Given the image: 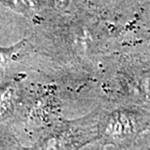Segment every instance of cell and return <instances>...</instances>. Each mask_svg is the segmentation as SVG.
Listing matches in <instances>:
<instances>
[{
  "instance_id": "3",
  "label": "cell",
  "mask_w": 150,
  "mask_h": 150,
  "mask_svg": "<svg viewBox=\"0 0 150 150\" xmlns=\"http://www.w3.org/2000/svg\"><path fill=\"white\" fill-rule=\"evenodd\" d=\"M55 1V3L56 4H58V5H61V6H62V5H64V4H67V3L69 1V0H54Z\"/></svg>"
},
{
  "instance_id": "2",
  "label": "cell",
  "mask_w": 150,
  "mask_h": 150,
  "mask_svg": "<svg viewBox=\"0 0 150 150\" xmlns=\"http://www.w3.org/2000/svg\"><path fill=\"white\" fill-rule=\"evenodd\" d=\"M16 88L6 84L0 87V119L8 117L16 106Z\"/></svg>"
},
{
  "instance_id": "1",
  "label": "cell",
  "mask_w": 150,
  "mask_h": 150,
  "mask_svg": "<svg viewBox=\"0 0 150 150\" xmlns=\"http://www.w3.org/2000/svg\"><path fill=\"white\" fill-rule=\"evenodd\" d=\"M77 132H53L41 142L39 150H76L85 142L82 137L76 136Z\"/></svg>"
}]
</instances>
